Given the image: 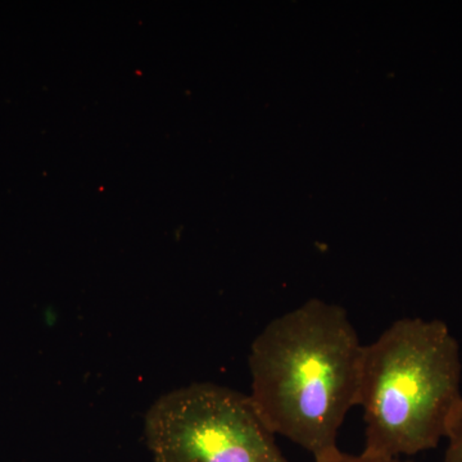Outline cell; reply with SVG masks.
<instances>
[{
  "mask_svg": "<svg viewBox=\"0 0 462 462\" xmlns=\"http://www.w3.org/2000/svg\"><path fill=\"white\" fill-rule=\"evenodd\" d=\"M461 375L460 346L446 322L394 321L364 348V452L400 458L436 448L462 401Z\"/></svg>",
  "mask_w": 462,
  "mask_h": 462,
  "instance_id": "7a4b0ae2",
  "label": "cell"
},
{
  "mask_svg": "<svg viewBox=\"0 0 462 462\" xmlns=\"http://www.w3.org/2000/svg\"><path fill=\"white\" fill-rule=\"evenodd\" d=\"M446 439L448 446L445 462H462V401L449 420Z\"/></svg>",
  "mask_w": 462,
  "mask_h": 462,
  "instance_id": "277c9868",
  "label": "cell"
},
{
  "mask_svg": "<svg viewBox=\"0 0 462 462\" xmlns=\"http://www.w3.org/2000/svg\"><path fill=\"white\" fill-rule=\"evenodd\" d=\"M322 462H412L407 460H401L398 457H383V456H374L366 454V452H363L361 455H346L343 454L342 451L339 452L338 455L334 456V457L329 458V460H325Z\"/></svg>",
  "mask_w": 462,
  "mask_h": 462,
  "instance_id": "5b68a950",
  "label": "cell"
},
{
  "mask_svg": "<svg viewBox=\"0 0 462 462\" xmlns=\"http://www.w3.org/2000/svg\"><path fill=\"white\" fill-rule=\"evenodd\" d=\"M144 437L154 462H288L251 398L214 383L158 398Z\"/></svg>",
  "mask_w": 462,
  "mask_h": 462,
  "instance_id": "3957f363",
  "label": "cell"
},
{
  "mask_svg": "<svg viewBox=\"0 0 462 462\" xmlns=\"http://www.w3.org/2000/svg\"><path fill=\"white\" fill-rule=\"evenodd\" d=\"M364 348L345 310L324 300L273 319L248 357L258 415L316 462L338 455L340 428L357 406Z\"/></svg>",
  "mask_w": 462,
  "mask_h": 462,
  "instance_id": "6da1fadb",
  "label": "cell"
}]
</instances>
